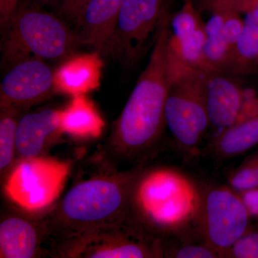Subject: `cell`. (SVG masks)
<instances>
[{
  "instance_id": "cell-28",
  "label": "cell",
  "mask_w": 258,
  "mask_h": 258,
  "mask_svg": "<svg viewBox=\"0 0 258 258\" xmlns=\"http://www.w3.org/2000/svg\"><path fill=\"white\" fill-rule=\"evenodd\" d=\"M88 1L89 0H59V13L75 20Z\"/></svg>"
},
{
  "instance_id": "cell-15",
  "label": "cell",
  "mask_w": 258,
  "mask_h": 258,
  "mask_svg": "<svg viewBox=\"0 0 258 258\" xmlns=\"http://www.w3.org/2000/svg\"><path fill=\"white\" fill-rule=\"evenodd\" d=\"M122 0H89L74 20L79 44L101 53L114 30Z\"/></svg>"
},
{
  "instance_id": "cell-20",
  "label": "cell",
  "mask_w": 258,
  "mask_h": 258,
  "mask_svg": "<svg viewBox=\"0 0 258 258\" xmlns=\"http://www.w3.org/2000/svg\"><path fill=\"white\" fill-rule=\"evenodd\" d=\"M206 40L205 24L203 26L179 40H175L171 35V47L174 53L184 63L202 72L210 74L217 71L209 64L205 57Z\"/></svg>"
},
{
  "instance_id": "cell-13",
  "label": "cell",
  "mask_w": 258,
  "mask_h": 258,
  "mask_svg": "<svg viewBox=\"0 0 258 258\" xmlns=\"http://www.w3.org/2000/svg\"><path fill=\"white\" fill-rule=\"evenodd\" d=\"M227 74L220 71L209 74L205 93L210 125L222 131L237 121L244 101L242 88Z\"/></svg>"
},
{
  "instance_id": "cell-14",
  "label": "cell",
  "mask_w": 258,
  "mask_h": 258,
  "mask_svg": "<svg viewBox=\"0 0 258 258\" xmlns=\"http://www.w3.org/2000/svg\"><path fill=\"white\" fill-rule=\"evenodd\" d=\"M54 72L55 93L73 97L99 88L103 61L100 52L71 55Z\"/></svg>"
},
{
  "instance_id": "cell-27",
  "label": "cell",
  "mask_w": 258,
  "mask_h": 258,
  "mask_svg": "<svg viewBox=\"0 0 258 258\" xmlns=\"http://www.w3.org/2000/svg\"><path fill=\"white\" fill-rule=\"evenodd\" d=\"M217 12V11H216ZM224 14L222 34L229 45L236 49L237 41L240 38L244 28V19L240 14L232 11H220Z\"/></svg>"
},
{
  "instance_id": "cell-32",
  "label": "cell",
  "mask_w": 258,
  "mask_h": 258,
  "mask_svg": "<svg viewBox=\"0 0 258 258\" xmlns=\"http://www.w3.org/2000/svg\"><path fill=\"white\" fill-rule=\"evenodd\" d=\"M254 158H255L256 164H257V170H258V152L254 153Z\"/></svg>"
},
{
  "instance_id": "cell-25",
  "label": "cell",
  "mask_w": 258,
  "mask_h": 258,
  "mask_svg": "<svg viewBox=\"0 0 258 258\" xmlns=\"http://www.w3.org/2000/svg\"><path fill=\"white\" fill-rule=\"evenodd\" d=\"M225 258H258V220L251 222L245 232L227 251Z\"/></svg>"
},
{
  "instance_id": "cell-29",
  "label": "cell",
  "mask_w": 258,
  "mask_h": 258,
  "mask_svg": "<svg viewBox=\"0 0 258 258\" xmlns=\"http://www.w3.org/2000/svg\"><path fill=\"white\" fill-rule=\"evenodd\" d=\"M239 194L252 220H258V188Z\"/></svg>"
},
{
  "instance_id": "cell-18",
  "label": "cell",
  "mask_w": 258,
  "mask_h": 258,
  "mask_svg": "<svg viewBox=\"0 0 258 258\" xmlns=\"http://www.w3.org/2000/svg\"><path fill=\"white\" fill-rule=\"evenodd\" d=\"M223 20L218 16H212L205 24L207 40L205 54L209 64L215 71L246 74L237 55V50L229 45L222 34Z\"/></svg>"
},
{
  "instance_id": "cell-23",
  "label": "cell",
  "mask_w": 258,
  "mask_h": 258,
  "mask_svg": "<svg viewBox=\"0 0 258 258\" xmlns=\"http://www.w3.org/2000/svg\"><path fill=\"white\" fill-rule=\"evenodd\" d=\"M171 35L179 40L205 25L199 10L194 6L192 0H186L181 9L171 17Z\"/></svg>"
},
{
  "instance_id": "cell-9",
  "label": "cell",
  "mask_w": 258,
  "mask_h": 258,
  "mask_svg": "<svg viewBox=\"0 0 258 258\" xmlns=\"http://www.w3.org/2000/svg\"><path fill=\"white\" fill-rule=\"evenodd\" d=\"M166 10L164 0H122L114 30L101 53L127 66L135 64L155 41Z\"/></svg>"
},
{
  "instance_id": "cell-4",
  "label": "cell",
  "mask_w": 258,
  "mask_h": 258,
  "mask_svg": "<svg viewBox=\"0 0 258 258\" xmlns=\"http://www.w3.org/2000/svg\"><path fill=\"white\" fill-rule=\"evenodd\" d=\"M2 30L4 31L3 60L10 68L33 57L66 58L79 44L77 35L60 19L30 2L20 0Z\"/></svg>"
},
{
  "instance_id": "cell-6",
  "label": "cell",
  "mask_w": 258,
  "mask_h": 258,
  "mask_svg": "<svg viewBox=\"0 0 258 258\" xmlns=\"http://www.w3.org/2000/svg\"><path fill=\"white\" fill-rule=\"evenodd\" d=\"M164 253V241L128 220L50 247V257L60 258H161Z\"/></svg>"
},
{
  "instance_id": "cell-8",
  "label": "cell",
  "mask_w": 258,
  "mask_h": 258,
  "mask_svg": "<svg viewBox=\"0 0 258 258\" xmlns=\"http://www.w3.org/2000/svg\"><path fill=\"white\" fill-rule=\"evenodd\" d=\"M241 198L230 186L203 187L198 232L203 242L225 258V254L252 222Z\"/></svg>"
},
{
  "instance_id": "cell-11",
  "label": "cell",
  "mask_w": 258,
  "mask_h": 258,
  "mask_svg": "<svg viewBox=\"0 0 258 258\" xmlns=\"http://www.w3.org/2000/svg\"><path fill=\"white\" fill-rule=\"evenodd\" d=\"M48 241L40 217L9 212L0 222V257L35 258L50 256L43 244Z\"/></svg>"
},
{
  "instance_id": "cell-16",
  "label": "cell",
  "mask_w": 258,
  "mask_h": 258,
  "mask_svg": "<svg viewBox=\"0 0 258 258\" xmlns=\"http://www.w3.org/2000/svg\"><path fill=\"white\" fill-rule=\"evenodd\" d=\"M59 115L62 134L79 140L99 138L104 128V120L86 95L73 97Z\"/></svg>"
},
{
  "instance_id": "cell-3",
  "label": "cell",
  "mask_w": 258,
  "mask_h": 258,
  "mask_svg": "<svg viewBox=\"0 0 258 258\" xmlns=\"http://www.w3.org/2000/svg\"><path fill=\"white\" fill-rule=\"evenodd\" d=\"M202 194L203 187L184 171L144 163L132 184L127 220L164 242L200 239Z\"/></svg>"
},
{
  "instance_id": "cell-7",
  "label": "cell",
  "mask_w": 258,
  "mask_h": 258,
  "mask_svg": "<svg viewBox=\"0 0 258 258\" xmlns=\"http://www.w3.org/2000/svg\"><path fill=\"white\" fill-rule=\"evenodd\" d=\"M70 170L67 161L45 156L18 159L3 180L5 195L25 212L42 213L55 203Z\"/></svg>"
},
{
  "instance_id": "cell-5",
  "label": "cell",
  "mask_w": 258,
  "mask_h": 258,
  "mask_svg": "<svg viewBox=\"0 0 258 258\" xmlns=\"http://www.w3.org/2000/svg\"><path fill=\"white\" fill-rule=\"evenodd\" d=\"M208 74L184 63L171 47L170 84L164 111L166 125L180 149L191 156L198 154L210 126L205 101Z\"/></svg>"
},
{
  "instance_id": "cell-21",
  "label": "cell",
  "mask_w": 258,
  "mask_h": 258,
  "mask_svg": "<svg viewBox=\"0 0 258 258\" xmlns=\"http://www.w3.org/2000/svg\"><path fill=\"white\" fill-rule=\"evenodd\" d=\"M246 74L258 70V10L246 13L244 28L236 46Z\"/></svg>"
},
{
  "instance_id": "cell-24",
  "label": "cell",
  "mask_w": 258,
  "mask_h": 258,
  "mask_svg": "<svg viewBox=\"0 0 258 258\" xmlns=\"http://www.w3.org/2000/svg\"><path fill=\"white\" fill-rule=\"evenodd\" d=\"M229 186L238 193L258 188V170L254 154L227 175Z\"/></svg>"
},
{
  "instance_id": "cell-10",
  "label": "cell",
  "mask_w": 258,
  "mask_h": 258,
  "mask_svg": "<svg viewBox=\"0 0 258 258\" xmlns=\"http://www.w3.org/2000/svg\"><path fill=\"white\" fill-rule=\"evenodd\" d=\"M55 93L54 73L41 59H26L12 66L0 86V106L23 110Z\"/></svg>"
},
{
  "instance_id": "cell-30",
  "label": "cell",
  "mask_w": 258,
  "mask_h": 258,
  "mask_svg": "<svg viewBox=\"0 0 258 258\" xmlns=\"http://www.w3.org/2000/svg\"><path fill=\"white\" fill-rule=\"evenodd\" d=\"M19 2L20 0H0V24L2 28L18 6Z\"/></svg>"
},
{
  "instance_id": "cell-1",
  "label": "cell",
  "mask_w": 258,
  "mask_h": 258,
  "mask_svg": "<svg viewBox=\"0 0 258 258\" xmlns=\"http://www.w3.org/2000/svg\"><path fill=\"white\" fill-rule=\"evenodd\" d=\"M171 17L166 10L147 67L105 144L103 158L115 166L145 163L166 126L164 111L171 79Z\"/></svg>"
},
{
  "instance_id": "cell-26",
  "label": "cell",
  "mask_w": 258,
  "mask_h": 258,
  "mask_svg": "<svg viewBox=\"0 0 258 258\" xmlns=\"http://www.w3.org/2000/svg\"><path fill=\"white\" fill-rule=\"evenodd\" d=\"M199 8L210 11H232L246 13L258 10V0H200Z\"/></svg>"
},
{
  "instance_id": "cell-31",
  "label": "cell",
  "mask_w": 258,
  "mask_h": 258,
  "mask_svg": "<svg viewBox=\"0 0 258 258\" xmlns=\"http://www.w3.org/2000/svg\"><path fill=\"white\" fill-rule=\"evenodd\" d=\"M37 2L42 3V4H50V3H55L58 2L59 0H36Z\"/></svg>"
},
{
  "instance_id": "cell-19",
  "label": "cell",
  "mask_w": 258,
  "mask_h": 258,
  "mask_svg": "<svg viewBox=\"0 0 258 258\" xmlns=\"http://www.w3.org/2000/svg\"><path fill=\"white\" fill-rule=\"evenodd\" d=\"M21 110L0 106V174L2 181L15 165L17 158V129Z\"/></svg>"
},
{
  "instance_id": "cell-2",
  "label": "cell",
  "mask_w": 258,
  "mask_h": 258,
  "mask_svg": "<svg viewBox=\"0 0 258 258\" xmlns=\"http://www.w3.org/2000/svg\"><path fill=\"white\" fill-rule=\"evenodd\" d=\"M142 165L119 171L103 159L99 170L75 181L60 201L40 213L50 247L127 220L131 189Z\"/></svg>"
},
{
  "instance_id": "cell-22",
  "label": "cell",
  "mask_w": 258,
  "mask_h": 258,
  "mask_svg": "<svg viewBox=\"0 0 258 258\" xmlns=\"http://www.w3.org/2000/svg\"><path fill=\"white\" fill-rule=\"evenodd\" d=\"M164 257L170 258H221L220 254L206 243L200 241H164Z\"/></svg>"
},
{
  "instance_id": "cell-12",
  "label": "cell",
  "mask_w": 258,
  "mask_h": 258,
  "mask_svg": "<svg viewBox=\"0 0 258 258\" xmlns=\"http://www.w3.org/2000/svg\"><path fill=\"white\" fill-rule=\"evenodd\" d=\"M60 110L47 109L27 113L20 118L17 129L18 159L41 157L60 139Z\"/></svg>"
},
{
  "instance_id": "cell-17",
  "label": "cell",
  "mask_w": 258,
  "mask_h": 258,
  "mask_svg": "<svg viewBox=\"0 0 258 258\" xmlns=\"http://www.w3.org/2000/svg\"><path fill=\"white\" fill-rule=\"evenodd\" d=\"M257 144L258 111L221 131L210 144V152L216 160L227 161L244 154Z\"/></svg>"
}]
</instances>
